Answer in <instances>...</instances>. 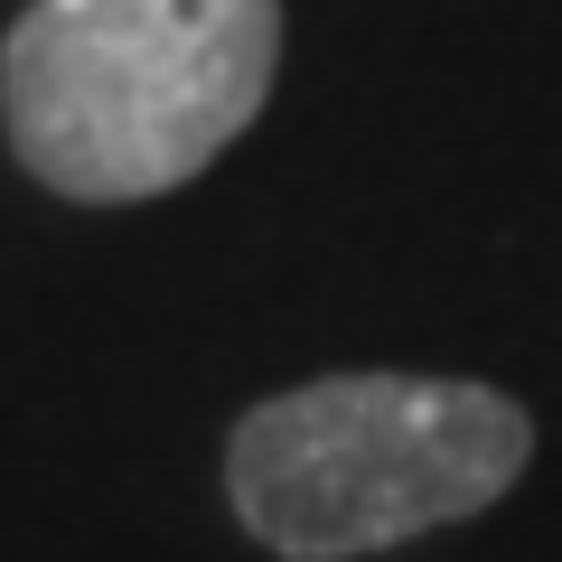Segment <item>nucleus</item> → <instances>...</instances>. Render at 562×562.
<instances>
[{
  "instance_id": "nucleus-1",
  "label": "nucleus",
  "mask_w": 562,
  "mask_h": 562,
  "mask_svg": "<svg viewBox=\"0 0 562 562\" xmlns=\"http://www.w3.org/2000/svg\"><path fill=\"white\" fill-rule=\"evenodd\" d=\"M281 0H29L0 47V122L29 179L132 206L198 179L262 113Z\"/></svg>"
},
{
  "instance_id": "nucleus-2",
  "label": "nucleus",
  "mask_w": 562,
  "mask_h": 562,
  "mask_svg": "<svg viewBox=\"0 0 562 562\" xmlns=\"http://www.w3.org/2000/svg\"><path fill=\"white\" fill-rule=\"evenodd\" d=\"M535 460V413L450 375H319L254 403L225 441V497L272 553L357 562L497 506Z\"/></svg>"
}]
</instances>
